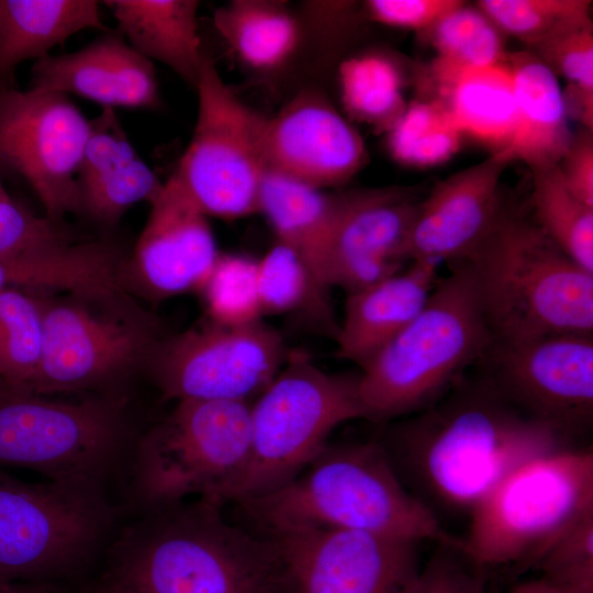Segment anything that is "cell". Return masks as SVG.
Returning <instances> with one entry per match:
<instances>
[{"label": "cell", "instance_id": "obj_8", "mask_svg": "<svg viewBox=\"0 0 593 593\" xmlns=\"http://www.w3.org/2000/svg\"><path fill=\"white\" fill-rule=\"evenodd\" d=\"M40 301L43 345L29 391L42 395L105 391L149 360L164 336L156 320L130 296L71 294Z\"/></svg>", "mask_w": 593, "mask_h": 593}, {"label": "cell", "instance_id": "obj_34", "mask_svg": "<svg viewBox=\"0 0 593 593\" xmlns=\"http://www.w3.org/2000/svg\"><path fill=\"white\" fill-rule=\"evenodd\" d=\"M43 345L36 299L7 288L0 291V389L27 390L37 372Z\"/></svg>", "mask_w": 593, "mask_h": 593}, {"label": "cell", "instance_id": "obj_47", "mask_svg": "<svg viewBox=\"0 0 593 593\" xmlns=\"http://www.w3.org/2000/svg\"><path fill=\"white\" fill-rule=\"evenodd\" d=\"M101 593H132V592L116 584L108 582L105 585L101 586Z\"/></svg>", "mask_w": 593, "mask_h": 593}, {"label": "cell", "instance_id": "obj_11", "mask_svg": "<svg viewBox=\"0 0 593 593\" xmlns=\"http://www.w3.org/2000/svg\"><path fill=\"white\" fill-rule=\"evenodd\" d=\"M194 90L195 125L175 177L206 216L236 220L257 213L267 169L266 116L238 98L208 55Z\"/></svg>", "mask_w": 593, "mask_h": 593}, {"label": "cell", "instance_id": "obj_46", "mask_svg": "<svg viewBox=\"0 0 593 593\" xmlns=\"http://www.w3.org/2000/svg\"><path fill=\"white\" fill-rule=\"evenodd\" d=\"M507 593H568L542 577L519 582Z\"/></svg>", "mask_w": 593, "mask_h": 593}, {"label": "cell", "instance_id": "obj_22", "mask_svg": "<svg viewBox=\"0 0 593 593\" xmlns=\"http://www.w3.org/2000/svg\"><path fill=\"white\" fill-rule=\"evenodd\" d=\"M439 266L410 261L401 271L348 294L335 337L338 357L363 367L422 311L438 281Z\"/></svg>", "mask_w": 593, "mask_h": 593}, {"label": "cell", "instance_id": "obj_23", "mask_svg": "<svg viewBox=\"0 0 593 593\" xmlns=\"http://www.w3.org/2000/svg\"><path fill=\"white\" fill-rule=\"evenodd\" d=\"M432 77L439 101L462 136L504 152L515 131V85L508 54L484 66L434 59Z\"/></svg>", "mask_w": 593, "mask_h": 593}, {"label": "cell", "instance_id": "obj_10", "mask_svg": "<svg viewBox=\"0 0 593 593\" xmlns=\"http://www.w3.org/2000/svg\"><path fill=\"white\" fill-rule=\"evenodd\" d=\"M96 480L21 481L0 470V580L53 582L93 552L110 512Z\"/></svg>", "mask_w": 593, "mask_h": 593}, {"label": "cell", "instance_id": "obj_17", "mask_svg": "<svg viewBox=\"0 0 593 593\" xmlns=\"http://www.w3.org/2000/svg\"><path fill=\"white\" fill-rule=\"evenodd\" d=\"M261 145L268 168L318 189L343 186L368 161L359 132L314 87L265 119Z\"/></svg>", "mask_w": 593, "mask_h": 593}, {"label": "cell", "instance_id": "obj_35", "mask_svg": "<svg viewBox=\"0 0 593 593\" xmlns=\"http://www.w3.org/2000/svg\"><path fill=\"white\" fill-rule=\"evenodd\" d=\"M568 83V114L593 131V24H575L551 34L528 49Z\"/></svg>", "mask_w": 593, "mask_h": 593}, {"label": "cell", "instance_id": "obj_45", "mask_svg": "<svg viewBox=\"0 0 593 593\" xmlns=\"http://www.w3.org/2000/svg\"><path fill=\"white\" fill-rule=\"evenodd\" d=\"M22 280V268L14 256L0 257V291L16 287Z\"/></svg>", "mask_w": 593, "mask_h": 593}, {"label": "cell", "instance_id": "obj_39", "mask_svg": "<svg viewBox=\"0 0 593 593\" xmlns=\"http://www.w3.org/2000/svg\"><path fill=\"white\" fill-rule=\"evenodd\" d=\"M536 566L544 579L568 593H593V514L558 538Z\"/></svg>", "mask_w": 593, "mask_h": 593}, {"label": "cell", "instance_id": "obj_1", "mask_svg": "<svg viewBox=\"0 0 593 593\" xmlns=\"http://www.w3.org/2000/svg\"><path fill=\"white\" fill-rule=\"evenodd\" d=\"M410 416L378 440L404 485L439 521L469 516L515 469L570 447V437L515 407L486 379L459 381Z\"/></svg>", "mask_w": 593, "mask_h": 593}, {"label": "cell", "instance_id": "obj_26", "mask_svg": "<svg viewBox=\"0 0 593 593\" xmlns=\"http://www.w3.org/2000/svg\"><path fill=\"white\" fill-rule=\"evenodd\" d=\"M76 181L79 212L104 225L116 224L138 202L150 203L164 184L130 139L111 131L88 139Z\"/></svg>", "mask_w": 593, "mask_h": 593}, {"label": "cell", "instance_id": "obj_41", "mask_svg": "<svg viewBox=\"0 0 593 593\" xmlns=\"http://www.w3.org/2000/svg\"><path fill=\"white\" fill-rule=\"evenodd\" d=\"M71 242L58 224L38 217L11 200L0 201V257Z\"/></svg>", "mask_w": 593, "mask_h": 593}, {"label": "cell", "instance_id": "obj_15", "mask_svg": "<svg viewBox=\"0 0 593 593\" xmlns=\"http://www.w3.org/2000/svg\"><path fill=\"white\" fill-rule=\"evenodd\" d=\"M479 362L488 368L485 379L510 403L568 437L592 422V335L492 339Z\"/></svg>", "mask_w": 593, "mask_h": 593}, {"label": "cell", "instance_id": "obj_28", "mask_svg": "<svg viewBox=\"0 0 593 593\" xmlns=\"http://www.w3.org/2000/svg\"><path fill=\"white\" fill-rule=\"evenodd\" d=\"M213 23L240 64L264 77L296 60L309 31L305 18L280 0H232L214 12Z\"/></svg>", "mask_w": 593, "mask_h": 593}, {"label": "cell", "instance_id": "obj_43", "mask_svg": "<svg viewBox=\"0 0 593 593\" xmlns=\"http://www.w3.org/2000/svg\"><path fill=\"white\" fill-rule=\"evenodd\" d=\"M593 131L581 128L572 135L559 161L563 183L580 201L593 208Z\"/></svg>", "mask_w": 593, "mask_h": 593}, {"label": "cell", "instance_id": "obj_12", "mask_svg": "<svg viewBox=\"0 0 593 593\" xmlns=\"http://www.w3.org/2000/svg\"><path fill=\"white\" fill-rule=\"evenodd\" d=\"M125 432L111 395L79 401L0 389V466L23 467L49 480H98Z\"/></svg>", "mask_w": 593, "mask_h": 593}, {"label": "cell", "instance_id": "obj_31", "mask_svg": "<svg viewBox=\"0 0 593 593\" xmlns=\"http://www.w3.org/2000/svg\"><path fill=\"white\" fill-rule=\"evenodd\" d=\"M257 287L262 314L302 313L324 323L336 337L328 289L288 246L277 242L257 261Z\"/></svg>", "mask_w": 593, "mask_h": 593}, {"label": "cell", "instance_id": "obj_49", "mask_svg": "<svg viewBox=\"0 0 593 593\" xmlns=\"http://www.w3.org/2000/svg\"><path fill=\"white\" fill-rule=\"evenodd\" d=\"M77 593H101V588H98V589H85V590H81Z\"/></svg>", "mask_w": 593, "mask_h": 593}, {"label": "cell", "instance_id": "obj_3", "mask_svg": "<svg viewBox=\"0 0 593 593\" xmlns=\"http://www.w3.org/2000/svg\"><path fill=\"white\" fill-rule=\"evenodd\" d=\"M108 581L132 593H278L275 540L197 500L155 508Z\"/></svg>", "mask_w": 593, "mask_h": 593}, {"label": "cell", "instance_id": "obj_33", "mask_svg": "<svg viewBox=\"0 0 593 593\" xmlns=\"http://www.w3.org/2000/svg\"><path fill=\"white\" fill-rule=\"evenodd\" d=\"M462 135L436 99L407 103L401 118L387 132L391 157L405 166L432 167L451 158Z\"/></svg>", "mask_w": 593, "mask_h": 593}, {"label": "cell", "instance_id": "obj_13", "mask_svg": "<svg viewBox=\"0 0 593 593\" xmlns=\"http://www.w3.org/2000/svg\"><path fill=\"white\" fill-rule=\"evenodd\" d=\"M280 333L260 321L211 323L163 336L148 369L164 398L246 401L258 396L288 355Z\"/></svg>", "mask_w": 593, "mask_h": 593}, {"label": "cell", "instance_id": "obj_30", "mask_svg": "<svg viewBox=\"0 0 593 593\" xmlns=\"http://www.w3.org/2000/svg\"><path fill=\"white\" fill-rule=\"evenodd\" d=\"M342 104L348 116L388 132L405 111L404 75L391 55L368 51L338 66Z\"/></svg>", "mask_w": 593, "mask_h": 593}, {"label": "cell", "instance_id": "obj_2", "mask_svg": "<svg viewBox=\"0 0 593 593\" xmlns=\"http://www.w3.org/2000/svg\"><path fill=\"white\" fill-rule=\"evenodd\" d=\"M253 529L355 530L414 542H457L401 481L378 439L329 445L293 480L237 503Z\"/></svg>", "mask_w": 593, "mask_h": 593}, {"label": "cell", "instance_id": "obj_20", "mask_svg": "<svg viewBox=\"0 0 593 593\" xmlns=\"http://www.w3.org/2000/svg\"><path fill=\"white\" fill-rule=\"evenodd\" d=\"M511 163L503 152L492 153L438 182L419 202L407 242L409 261L466 259L501 213L500 182Z\"/></svg>", "mask_w": 593, "mask_h": 593}, {"label": "cell", "instance_id": "obj_7", "mask_svg": "<svg viewBox=\"0 0 593 593\" xmlns=\"http://www.w3.org/2000/svg\"><path fill=\"white\" fill-rule=\"evenodd\" d=\"M593 514V451L567 447L505 477L471 512L462 547L480 568L536 564L549 547Z\"/></svg>", "mask_w": 593, "mask_h": 593}, {"label": "cell", "instance_id": "obj_25", "mask_svg": "<svg viewBox=\"0 0 593 593\" xmlns=\"http://www.w3.org/2000/svg\"><path fill=\"white\" fill-rule=\"evenodd\" d=\"M515 85L516 122L503 152L530 171L557 166L573 133L558 77L529 51L508 54Z\"/></svg>", "mask_w": 593, "mask_h": 593}, {"label": "cell", "instance_id": "obj_37", "mask_svg": "<svg viewBox=\"0 0 593 593\" xmlns=\"http://www.w3.org/2000/svg\"><path fill=\"white\" fill-rule=\"evenodd\" d=\"M436 59L460 66H484L502 60V32L477 7L460 4L429 31Z\"/></svg>", "mask_w": 593, "mask_h": 593}, {"label": "cell", "instance_id": "obj_27", "mask_svg": "<svg viewBox=\"0 0 593 593\" xmlns=\"http://www.w3.org/2000/svg\"><path fill=\"white\" fill-rule=\"evenodd\" d=\"M120 35L138 54L195 89L204 57L197 0H107Z\"/></svg>", "mask_w": 593, "mask_h": 593}, {"label": "cell", "instance_id": "obj_29", "mask_svg": "<svg viewBox=\"0 0 593 593\" xmlns=\"http://www.w3.org/2000/svg\"><path fill=\"white\" fill-rule=\"evenodd\" d=\"M102 27L94 0H0V76L80 31Z\"/></svg>", "mask_w": 593, "mask_h": 593}, {"label": "cell", "instance_id": "obj_21", "mask_svg": "<svg viewBox=\"0 0 593 593\" xmlns=\"http://www.w3.org/2000/svg\"><path fill=\"white\" fill-rule=\"evenodd\" d=\"M30 88L72 93L111 109L155 110L160 105L154 64L120 34H107L76 52L36 60Z\"/></svg>", "mask_w": 593, "mask_h": 593}, {"label": "cell", "instance_id": "obj_42", "mask_svg": "<svg viewBox=\"0 0 593 593\" xmlns=\"http://www.w3.org/2000/svg\"><path fill=\"white\" fill-rule=\"evenodd\" d=\"M462 3L460 0H369L365 2V9L369 19L379 24L429 31Z\"/></svg>", "mask_w": 593, "mask_h": 593}, {"label": "cell", "instance_id": "obj_32", "mask_svg": "<svg viewBox=\"0 0 593 593\" xmlns=\"http://www.w3.org/2000/svg\"><path fill=\"white\" fill-rule=\"evenodd\" d=\"M534 222L564 254L593 272V208L566 187L558 166L532 171Z\"/></svg>", "mask_w": 593, "mask_h": 593}, {"label": "cell", "instance_id": "obj_16", "mask_svg": "<svg viewBox=\"0 0 593 593\" xmlns=\"http://www.w3.org/2000/svg\"><path fill=\"white\" fill-rule=\"evenodd\" d=\"M266 535L278 549V593H401L421 568L414 541L338 529Z\"/></svg>", "mask_w": 593, "mask_h": 593}, {"label": "cell", "instance_id": "obj_5", "mask_svg": "<svg viewBox=\"0 0 593 593\" xmlns=\"http://www.w3.org/2000/svg\"><path fill=\"white\" fill-rule=\"evenodd\" d=\"M422 311L359 373L367 419L389 421L421 412L479 362L492 342L471 266L450 264Z\"/></svg>", "mask_w": 593, "mask_h": 593}, {"label": "cell", "instance_id": "obj_24", "mask_svg": "<svg viewBox=\"0 0 593 593\" xmlns=\"http://www.w3.org/2000/svg\"><path fill=\"white\" fill-rule=\"evenodd\" d=\"M346 197L347 192H326L268 167L259 191L257 213L327 289L326 264Z\"/></svg>", "mask_w": 593, "mask_h": 593}, {"label": "cell", "instance_id": "obj_40", "mask_svg": "<svg viewBox=\"0 0 593 593\" xmlns=\"http://www.w3.org/2000/svg\"><path fill=\"white\" fill-rule=\"evenodd\" d=\"M401 593H485L482 568L457 542H439Z\"/></svg>", "mask_w": 593, "mask_h": 593}, {"label": "cell", "instance_id": "obj_48", "mask_svg": "<svg viewBox=\"0 0 593 593\" xmlns=\"http://www.w3.org/2000/svg\"><path fill=\"white\" fill-rule=\"evenodd\" d=\"M7 200H11V199L4 191V188L2 187L1 181H0V201H7Z\"/></svg>", "mask_w": 593, "mask_h": 593}, {"label": "cell", "instance_id": "obj_38", "mask_svg": "<svg viewBox=\"0 0 593 593\" xmlns=\"http://www.w3.org/2000/svg\"><path fill=\"white\" fill-rule=\"evenodd\" d=\"M213 323L247 325L261 320L257 261L242 255H220L201 288Z\"/></svg>", "mask_w": 593, "mask_h": 593}, {"label": "cell", "instance_id": "obj_6", "mask_svg": "<svg viewBox=\"0 0 593 593\" xmlns=\"http://www.w3.org/2000/svg\"><path fill=\"white\" fill-rule=\"evenodd\" d=\"M356 418H367L359 374L325 372L305 350L290 349L278 374L250 405L248 452L219 505L289 483L326 447L338 425Z\"/></svg>", "mask_w": 593, "mask_h": 593}, {"label": "cell", "instance_id": "obj_36", "mask_svg": "<svg viewBox=\"0 0 593 593\" xmlns=\"http://www.w3.org/2000/svg\"><path fill=\"white\" fill-rule=\"evenodd\" d=\"M477 7L502 33L528 47L560 30L592 21L588 0H481Z\"/></svg>", "mask_w": 593, "mask_h": 593}, {"label": "cell", "instance_id": "obj_19", "mask_svg": "<svg viewBox=\"0 0 593 593\" xmlns=\"http://www.w3.org/2000/svg\"><path fill=\"white\" fill-rule=\"evenodd\" d=\"M419 202L406 188L347 191L326 284L355 293L400 271L409 261L407 242Z\"/></svg>", "mask_w": 593, "mask_h": 593}, {"label": "cell", "instance_id": "obj_18", "mask_svg": "<svg viewBox=\"0 0 593 593\" xmlns=\"http://www.w3.org/2000/svg\"><path fill=\"white\" fill-rule=\"evenodd\" d=\"M219 257L208 216L172 174L150 202L132 262L124 268L125 286L136 277L157 299L201 290Z\"/></svg>", "mask_w": 593, "mask_h": 593}, {"label": "cell", "instance_id": "obj_4", "mask_svg": "<svg viewBox=\"0 0 593 593\" xmlns=\"http://www.w3.org/2000/svg\"><path fill=\"white\" fill-rule=\"evenodd\" d=\"M463 260L471 266L492 339L592 335L593 272L519 211L503 205L488 235Z\"/></svg>", "mask_w": 593, "mask_h": 593}, {"label": "cell", "instance_id": "obj_14", "mask_svg": "<svg viewBox=\"0 0 593 593\" xmlns=\"http://www.w3.org/2000/svg\"><path fill=\"white\" fill-rule=\"evenodd\" d=\"M90 127L66 94L0 92V166L27 182L54 222L79 212L76 179Z\"/></svg>", "mask_w": 593, "mask_h": 593}, {"label": "cell", "instance_id": "obj_9", "mask_svg": "<svg viewBox=\"0 0 593 593\" xmlns=\"http://www.w3.org/2000/svg\"><path fill=\"white\" fill-rule=\"evenodd\" d=\"M250 402L180 400L143 438L136 484L153 508L195 497L219 505L250 441ZM222 507V506H221Z\"/></svg>", "mask_w": 593, "mask_h": 593}, {"label": "cell", "instance_id": "obj_44", "mask_svg": "<svg viewBox=\"0 0 593 593\" xmlns=\"http://www.w3.org/2000/svg\"><path fill=\"white\" fill-rule=\"evenodd\" d=\"M0 593H65L53 582H11L0 580Z\"/></svg>", "mask_w": 593, "mask_h": 593}]
</instances>
